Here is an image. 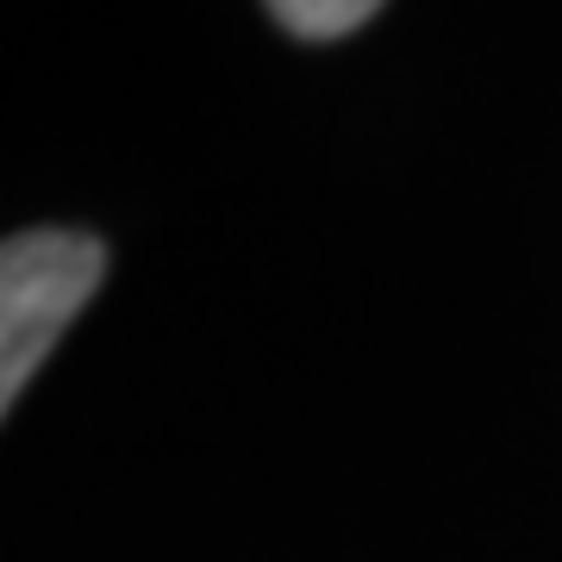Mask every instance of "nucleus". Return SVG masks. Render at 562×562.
<instances>
[{
  "label": "nucleus",
  "mask_w": 562,
  "mask_h": 562,
  "mask_svg": "<svg viewBox=\"0 0 562 562\" xmlns=\"http://www.w3.org/2000/svg\"><path fill=\"white\" fill-rule=\"evenodd\" d=\"M101 276V238L69 225H44L0 244V419L32 382V369L57 350L69 319L94 301Z\"/></svg>",
  "instance_id": "nucleus-1"
},
{
  "label": "nucleus",
  "mask_w": 562,
  "mask_h": 562,
  "mask_svg": "<svg viewBox=\"0 0 562 562\" xmlns=\"http://www.w3.org/2000/svg\"><path fill=\"white\" fill-rule=\"evenodd\" d=\"M269 20L288 25L294 38H344V32H357V25L375 20V7L369 0H276L269 7Z\"/></svg>",
  "instance_id": "nucleus-2"
}]
</instances>
